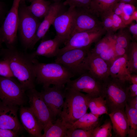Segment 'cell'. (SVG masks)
<instances>
[{"label": "cell", "instance_id": "1", "mask_svg": "<svg viewBox=\"0 0 137 137\" xmlns=\"http://www.w3.org/2000/svg\"><path fill=\"white\" fill-rule=\"evenodd\" d=\"M1 52L3 59L8 62L14 77L25 90L35 88L36 76L33 59L29 54L14 47L3 49Z\"/></svg>", "mask_w": 137, "mask_h": 137}, {"label": "cell", "instance_id": "2", "mask_svg": "<svg viewBox=\"0 0 137 137\" xmlns=\"http://www.w3.org/2000/svg\"><path fill=\"white\" fill-rule=\"evenodd\" d=\"M65 88L64 102L58 117L68 128L87 112L89 101L93 97L66 86Z\"/></svg>", "mask_w": 137, "mask_h": 137}, {"label": "cell", "instance_id": "3", "mask_svg": "<svg viewBox=\"0 0 137 137\" xmlns=\"http://www.w3.org/2000/svg\"><path fill=\"white\" fill-rule=\"evenodd\" d=\"M36 81L43 88L53 86H64L75 75L61 64L55 62L44 63L33 59Z\"/></svg>", "mask_w": 137, "mask_h": 137}, {"label": "cell", "instance_id": "4", "mask_svg": "<svg viewBox=\"0 0 137 137\" xmlns=\"http://www.w3.org/2000/svg\"><path fill=\"white\" fill-rule=\"evenodd\" d=\"M126 82L110 76L102 82L101 95L106 100L108 114L124 109L130 96L129 87Z\"/></svg>", "mask_w": 137, "mask_h": 137}, {"label": "cell", "instance_id": "5", "mask_svg": "<svg viewBox=\"0 0 137 137\" xmlns=\"http://www.w3.org/2000/svg\"><path fill=\"white\" fill-rule=\"evenodd\" d=\"M90 48L67 50L56 57L55 62L63 66L75 75L88 71L87 60Z\"/></svg>", "mask_w": 137, "mask_h": 137}, {"label": "cell", "instance_id": "6", "mask_svg": "<svg viewBox=\"0 0 137 137\" xmlns=\"http://www.w3.org/2000/svg\"><path fill=\"white\" fill-rule=\"evenodd\" d=\"M13 78L0 76V99L4 105L22 106L25 101L26 90Z\"/></svg>", "mask_w": 137, "mask_h": 137}, {"label": "cell", "instance_id": "7", "mask_svg": "<svg viewBox=\"0 0 137 137\" xmlns=\"http://www.w3.org/2000/svg\"><path fill=\"white\" fill-rule=\"evenodd\" d=\"M18 15V30L22 42L26 48H30L40 22L27 6L19 7Z\"/></svg>", "mask_w": 137, "mask_h": 137}, {"label": "cell", "instance_id": "8", "mask_svg": "<svg viewBox=\"0 0 137 137\" xmlns=\"http://www.w3.org/2000/svg\"><path fill=\"white\" fill-rule=\"evenodd\" d=\"M106 32L102 26L91 30L74 33L64 43V46L60 49L58 56L70 49L90 48L92 44L97 42Z\"/></svg>", "mask_w": 137, "mask_h": 137}, {"label": "cell", "instance_id": "9", "mask_svg": "<svg viewBox=\"0 0 137 137\" xmlns=\"http://www.w3.org/2000/svg\"><path fill=\"white\" fill-rule=\"evenodd\" d=\"M27 91L29 108L42 126L44 132L55 120L44 101L41 92L38 91L35 88Z\"/></svg>", "mask_w": 137, "mask_h": 137}, {"label": "cell", "instance_id": "10", "mask_svg": "<svg viewBox=\"0 0 137 137\" xmlns=\"http://www.w3.org/2000/svg\"><path fill=\"white\" fill-rule=\"evenodd\" d=\"M21 0H14L12 6L0 28L3 42L7 48L14 47L17 40L19 23L18 10Z\"/></svg>", "mask_w": 137, "mask_h": 137}, {"label": "cell", "instance_id": "11", "mask_svg": "<svg viewBox=\"0 0 137 137\" xmlns=\"http://www.w3.org/2000/svg\"><path fill=\"white\" fill-rule=\"evenodd\" d=\"M66 84V87L84 92L94 97L101 95L102 82L93 77L88 71L75 79L70 80Z\"/></svg>", "mask_w": 137, "mask_h": 137}, {"label": "cell", "instance_id": "12", "mask_svg": "<svg viewBox=\"0 0 137 137\" xmlns=\"http://www.w3.org/2000/svg\"><path fill=\"white\" fill-rule=\"evenodd\" d=\"M65 86H53L43 88L41 93L55 120L62 110L65 96Z\"/></svg>", "mask_w": 137, "mask_h": 137}, {"label": "cell", "instance_id": "13", "mask_svg": "<svg viewBox=\"0 0 137 137\" xmlns=\"http://www.w3.org/2000/svg\"><path fill=\"white\" fill-rule=\"evenodd\" d=\"M102 26L101 22L89 9L75 8L72 35L77 32L91 30Z\"/></svg>", "mask_w": 137, "mask_h": 137}, {"label": "cell", "instance_id": "14", "mask_svg": "<svg viewBox=\"0 0 137 137\" xmlns=\"http://www.w3.org/2000/svg\"><path fill=\"white\" fill-rule=\"evenodd\" d=\"M75 8L69 7L55 18L52 24L56 36L64 43L71 35L73 29Z\"/></svg>", "mask_w": 137, "mask_h": 137}, {"label": "cell", "instance_id": "15", "mask_svg": "<svg viewBox=\"0 0 137 137\" xmlns=\"http://www.w3.org/2000/svg\"><path fill=\"white\" fill-rule=\"evenodd\" d=\"M114 34L106 33L89 51L91 54L104 59L110 66L117 58L115 51Z\"/></svg>", "mask_w": 137, "mask_h": 137}, {"label": "cell", "instance_id": "16", "mask_svg": "<svg viewBox=\"0 0 137 137\" xmlns=\"http://www.w3.org/2000/svg\"><path fill=\"white\" fill-rule=\"evenodd\" d=\"M64 6L63 3L60 2L51 3L47 13L39 25L31 48H33L37 42L44 36L55 18L62 12Z\"/></svg>", "mask_w": 137, "mask_h": 137}, {"label": "cell", "instance_id": "17", "mask_svg": "<svg viewBox=\"0 0 137 137\" xmlns=\"http://www.w3.org/2000/svg\"><path fill=\"white\" fill-rule=\"evenodd\" d=\"M18 106H0V128L8 129L19 133L23 129L17 116Z\"/></svg>", "mask_w": 137, "mask_h": 137}, {"label": "cell", "instance_id": "18", "mask_svg": "<svg viewBox=\"0 0 137 137\" xmlns=\"http://www.w3.org/2000/svg\"><path fill=\"white\" fill-rule=\"evenodd\" d=\"M89 51L87 60L88 71L95 78L103 82L110 76V66L104 59Z\"/></svg>", "mask_w": 137, "mask_h": 137}, {"label": "cell", "instance_id": "19", "mask_svg": "<svg viewBox=\"0 0 137 137\" xmlns=\"http://www.w3.org/2000/svg\"><path fill=\"white\" fill-rule=\"evenodd\" d=\"M20 116L23 127L31 136L42 137V127L29 107L21 106Z\"/></svg>", "mask_w": 137, "mask_h": 137}, {"label": "cell", "instance_id": "20", "mask_svg": "<svg viewBox=\"0 0 137 137\" xmlns=\"http://www.w3.org/2000/svg\"><path fill=\"white\" fill-rule=\"evenodd\" d=\"M108 115L116 136L118 137H126L128 133L129 126L124 109L116 111Z\"/></svg>", "mask_w": 137, "mask_h": 137}, {"label": "cell", "instance_id": "21", "mask_svg": "<svg viewBox=\"0 0 137 137\" xmlns=\"http://www.w3.org/2000/svg\"><path fill=\"white\" fill-rule=\"evenodd\" d=\"M62 43L60 40L55 36L53 39L41 42L36 50L29 55L32 59L39 56L48 58L56 57L59 54V47Z\"/></svg>", "mask_w": 137, "mask_h": 137}, {"label": "cell", "instance_id": "22", "mask_svg": "<svg viewBox=\"0 0 137 137\" xmlns=\"http://www.w3.org/2000/svg\"><path fill=\"white\" fill-rule=\"evenodd\" d=\"M127 54L115 59L109 66L110 76L124 81H128L131 74L127 66Z\"/></svg>", "mask_w": 137, "mask_h": 137}, {"label": "cell", "instance_id": "23", "mask_svg": "<svg viewBox=\"0 0 137 137\" xmlns=\"http://www.w3.org/2000/svg\"><path fill=\"white\" fill-rule=\"evenodd\" d=\"M126 28L120 29L114 34L115 51L117 58L127 54L132 41L130 33Z\"/></svg>", "mask_w": 137, "mask_h": 137}, {"label": "cell", "instance_id": "24", "mask_svg": "<svg viewBox=\"0 0 137 137\" xmlns=\"http://www.w3.org/2000/svg\"><path fill=\"white\" fill-rule=\"evenodd\" d=\"M119 0H91L89 10L97 17L101 18L113 10Z\"/></svg>", "mask_w": 137, "mask_h": 137}, {"label": "cell", "instance_id": "25", "mask_svg": "<svg viewBox=\"0 0 137 137\" xmlns=\"http://www.w3.org/2000/svg\"><path fill=\"white\" fill-rule=\"evenodd\" d=\"M99 117L91 112L89 113L87 112L68 128L81 129L87 130L93 129L99 125Z\"/></svg>", "mask_w": 137, "mask_h": 137}, {"label": "cell", "instance_id": "26", "mask_svg": "<svg viewBox=\"0 0 137 137\" xmlns=\"http://www.w3.org/2000/svg\"><path fill=\"white\" fill-rule=\"evenodd\" d=\"M30 5L27 6L29 11L38 19L44 18L47 13L51 3L46 0H29Z\"/></svg>", "mask_w": 137, "mask_h": 137}, {"label": "cell", "instance_id": "27", "mask_svg": "<svg viewBox=\"0 0 137 137\" xmlns=\"http://www.w3.org/2000/svg\"><path fill=\"white\" fill-rule=\"evenodd\" d=\"M67 126L58 117L45 131L42 137H66Z\"/></svg>", "mask_w": 137, "mask_h": 137}, {"label": "cell", "instance_id": "28", "mask_svg": "<svg viewBox=\"0 0 137 137\" xmlns=\"http://www.w3.org/2000/svg\"><path fill=\"white\" fill-rule=\"evenodd\" d=\"M88 107L90 112L96 116L99 117L104 114H108L106 100L101 95L91 98L88 102Z\"/></svg>", "mask_w": 137, "mask_h": 137}, {"label": "cell", "instance_id": "29", "mask_svg": "<svg viewBox=\"0 0 137 137\" xmlns=\"http://www.w3.org/2000/svg\"><path fill=\"white\" fill-rule=\"evenodd\" d=\"M125 111L129 123V129L128 134L129 137H137V109L129 107L127 102Z\"/></svg>", "mask_w": 137, "mask_h": 137}, {"label": "cell", "instance_id": "30", "mask_svg": "<svg viewBox=\"0 0 137 137\" xmlns=\"http://www.w3.org/2000/svg\"><path fill=\"white\" fill-rule=\"evenodd\" d=\"M128 68L131 74L137 73V43L136 41L131 42L127 54Z\"/></svg>", "mask_w": 137, "mask_h": 137}, {"label": "cell", "instance_id": "31", "mask_svg": "<svg viewBox=\"0 0 137 137\" xmlns=\"http://www.w3.org/2000/svg\"><path fill=\"white\" fill-rule=\"evenodd\" d=\"M112 126L110 119L106 120L101 125H98L94 129L92 137L112 136Z\"/></svg>", "mask_w": 137, "mask_h": 137}, {"label": "cell", "instance_id": "32", "mask_svg": "<svg viewBox=\"0 0 137 137\" xmlns=\"http://www.w3.org/2000/svg\"><path fill=\"white\" fill-rule=\"evenodd\" d=\"M93 129L87 130L81 129L68 128L66 137H92Z\"/></svg>", "mask_w": 137, "mask_h": 137}, {"label": "cell", "instance_id": "33", "mask_svg": "<svg viewBox=\"0 0 137 137\" xmlns=\"http://www.w3.org/2000/svg\"><path fill=\"white\" fill-rule=\"evenodd\" d=\"M64 5L75 8H82L89 9L91 0H65Z\"/></svg>", "mask_w": 137, "mask_h": 137}, {"label": "cell", "instance_id": "34", "mask_svg": "<svg viewBox=\"0 0 137 137\" xmlns=\"http://www.w3.org/2000/svg\"><path fill=\"white\" fill-rule=\"evenodd\" d=\"M0 76L7 77H14L9 63L6 60H0Z\"/></svg>", "mask_w": 137, "mask_h": 137}, {"label": "cell", "instance_id": "35", "mask_svg": "<svg viewBox=\"0 0 137 137\" xmlns=\"http://www.w3.org/2000/svg\"><path fill=\"white\" fill-rule=\"evenodd\" d=\"M110 14L112 19V30L114 33L118 30L128 26V25L124 23L122 19L113 11L111 12Z\"/></svg>", "mask_w": 137, "mask_h": 137}, {"label": "cell", "instance_id": "36", "mask_svg": "<svg viewBox=\"0 0 137 137\" xmlns=\"http://www.w3.org/2000/svg\"><path fill=\"white\" fill-rule=\"evenodd\" d=\"M101 17L102 25L107 33L114 34L113 32V21L110 12Z\"/></svg>", "mask_w": 137, "mask_h": 137}, {"label": "cell", "instance_id": "37", "mask_svg": "<svg viewBox=\"0 0 137 137\" xmlns=\"http://www.w3.org/2000/svg\"><path fill=\"white\" fill-rule=\"evenodd\" d=\"M19 133L14 131L0 128V137H14L18 136Z\"/></svg>", "mask_w": 137, "mask_h": 137}, {"label": "cell", "instance_id": "38", "mask_svg": "<svg viewBox=\"0 0 137 137\" xmlns=\"http://www.w3.org/2000/svg\"><path fill=\"white\" fill-rule=\"evenodd\" d=\"M129 31L130 33L133 35V38L135 41L137 40V24L135 23L132 24L129 27Z\"/></svg>", "mask_w": 137, "mask_h": 137}, {"label": "cell", "instance_id": "39", "mask_svg": "<svg viewBox=\"0 0 137 137\" xmlns=\"http://www.w3.org/2000/svg\"><path fill=\"white\" fill-rule=\"evenodd\" d=\"M127 103L130 107L137 109V96L128 97Z\"/></svg>", "mask_w": 137, "mask_h": 137}, {"label": "cell", "instance_id": "40", "mask_svg": "<svg viewBox=\"0 0 137 137\" xmlns=\"http://www.w3.org/2000/svg\"><path fill=\"white\" fill-rule=\"evenodd\" d=\"M129 89L130 97L137 96V84H132L129 87Z\"/></svg>", "mask_w": 137, "mask_h": 137}, {"label": "cell", "instance_id": "41", "mask_svg": "<svg viewBox=\"0 0 137 137\" xmlns=\"http://www.w3.org/2000/svg\"><path fill=\"white\" fill-rule=\"evenodd\" d=\"M128 81L130 82L132 84H137V74L130 75Z\"/></svg>", "mask_w": 137, "mask_h": 137}, {"label": "cell", "instance_id": "42", "mask_svg": "<svg viewBox=\"0 0 137 137\" xmlns=\"http://www.w3.org/2000/svg\"><path fill=\"white\" fill-rule=\"evenodd\" d=\"M120 1L135 6L137 3V0H119Z\"/></svg>", "mask_w": 137, "mask_h": 137}, {"label": "cell", "instance_id": "43", "mask_svg": "<svg viewBox=\"0 0 137 137\" xmlns=\"http://www.w3.org/2000/svg\"><path fill=\"white\" fill-rule=\"evenodd\" d=\"M3 9L1 5L0 4V18L3 12Z\"/></svg>", "mask_w": 137, "mask_h": 137}, {"label": "cell", "instance_id": "44", "mask_svg": "<svg viewBox=\"0 0 137 137\" xmlns=\"http://www.w3.org/2000/svg\"><path fill=\"white\" fill-rule=\"evenodd\" d=\"M3 43L2 40V39L1 34H0V47H1L2 44Z\"/></svg>", "mask_w": 137, "mask_h": 137}, {"label": "cell", "instance_id": "45", "mask_svg": "<svg viewBox=\"0 0 137 137\" xmlns=\"http://www.w3.org/2000/svg\"><path fill=\"white\" fill-rule=\"evenodd\" d=\"M61 0H54V2H60Z\"/></svg>", "mask_w": 137, "mask_h": 137}, {"label": "cell", "instance_id": "46", "mask_svg": "<svg viewBox=\"0 0 137 137\" xmlns=\"http://www.w3.org/2000/svg\"><path fill=\"white\" fill-rule=\"evenodd\" d=\"M25 1V0H21L20 3H21V2H23Z\"/></svg>", "mask_w": 137, "mask_h": 137}]
</instances>
